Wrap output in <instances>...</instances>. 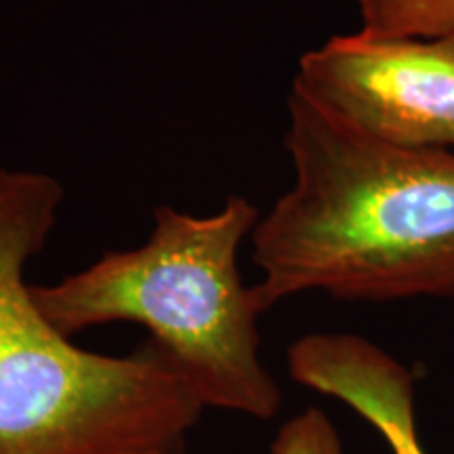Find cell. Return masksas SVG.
<instances>
[{"instance_id": "obj_7", "label": "cell", "mask_w": 454, "mask_h": 454, "mask_svg": "<svg viewBox=\"0 0 454 454\" xmlns=\"http://www.w3.org/2000/svg\"><path fill=\"white\" fill-rule=\"evenodd\" d=\"M271 454H345L340 438L320 408H308L278 429Z\"/></svg>"}, {"instance_id": "obj_6", "label": "cell", "mask_w": 454, "mask_h": 454, "mask_svg": "<svg viewBox=\"0 0 454 454\" xmlns=\"http://www.w3.org/2000/svg\"><path fill=\"white\" fill-rule=\"evenodd\" d=\"M360 32L374 38H435L454 32V0H356Z\"/></svg>"}, {"instance_id": "obj_4", "label": "cell", "mask_w": 454, "mask_h": 454, "mask_svg": "<svg viewBox=\"0 0 454 454\" xmlns=\"http://www.w3.org/2000/svg\"><path fill=\"white\" fill-rule=\"evenodd\" d=\"M294 381L333 395L366 419L391 454H425L414 423V377L371 340L348 333H317L288 349Z\"/></svg>"}, {"instance_id": "obj_1", "label": "cell", "mask_w": 454, "mask_h": 454, "mask_svg": "<svg viewBox=\"0 0 454 454\" xmlns=\"http://www.w3.org/2000/svg\"><path fill=\"white\" fill-rule=\"evenodd\" d=\"M286 107L294 184L253 230L261 314L311 291L454 299V152L372 137L297 87Z\"/></svg>"}, {"instance_id": "obj_2", "label": "cell", "mask_w": 454, "mask_h": 454, "mask_svg": "<svg viewBox=\"0 0 454 454\" xmlns=\"http://www.w3.org/2000/svg\"><path fill=\"white\" fill-rule=\"evenodd\" d=\"M257 221V207L244 196H227L221 211L204 217L162 204L141 247L32 286V299L67 339L114 322L145 326L204 408L270 421L282 408V389L261 362L263 314L238 271L240 244Z\"/></svg>"}, {"instance_id": "obj_5", "label": "cell", "mask_w": 454, "mask_h": 454, "mask_svg": "<svg viewBox=\"0 0 454 454\" xmlns=\"http://www.w3.org/2000/svg\"><path fill=\"white\" fill-rule=\"evenodd\" d=\"M61 202L64 185L53 175L0 167V397L11 345L34 309L26 270L47 247Z\"/></svg>"}, {"instance_id": "obj_3", "label": "cell", "mask_w": 454, "mask_h": 454, "mask_svg": "<svg viewBox=\"0 0 454 454\" xmlns=\"http://www.w3.org/2000/svg\"><path fill=\"white\" fill-rule=\"evenodd\" d=\"M293 87L372 137L454 152V32L333 36L301 57Z\"/></svg>"}]
</instances>
